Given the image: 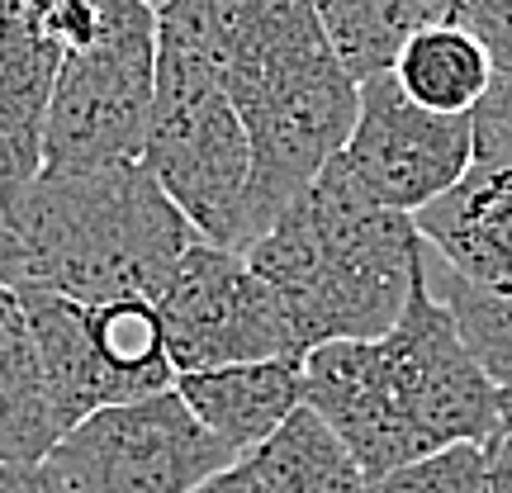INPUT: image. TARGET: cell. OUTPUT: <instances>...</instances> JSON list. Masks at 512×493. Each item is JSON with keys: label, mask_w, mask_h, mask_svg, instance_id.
<instances>
[{"label": "cell", "mask_w": 512, "mask_h": 493, "mask_svg": "<svg viewBox=\"0 0 512 493\" xmlns=\"http://www.w3.org/2000/svg\"><path fill=\"white\" fill-rule=\"evenodd\" d=\"M147 176L195 238L223 252L252 247V143L200 53L157 34V95L143 143Z\"/></svg>", "instance_id": "cell-4"}, {"label": "cell", "mask_w": 512, "mask_h": 493, "mask_svg": "<svg viewBox=\"0 0 512 493\" xmlns=\"http://www.w3.org/2000/svg\"><path fill=\"white\" fill-rule=\"evenodd\" d=\"M337 166L375 209L418 219L475 166V124L418 110L394 76L366 81Z\"/></svg>", "instance_id": "cell-8"}, {"label": "cell", "mask_w": 512, "mask_h": 493, "mask_svg": "<svg viewBox=\"0 0 512 493\" xmlns=\"http://www.w3.org/2000/svg\"><path fill=\"white\" fill-rule=\"evenodd\" d=\"M422 280L441 309L451 313L470 361L484 370L494 389H512V294H489L446 271L437 256L422 247Z\"/></svg>", "instance_id": "cell-19"}, {"label": "cell", "mask_w": 512, "mask_h": 493, "mask_svg": "<svg viewBox=\"0 0 512 493\" xmlns=\"http://www.w3.org/2000/svg\"><path fill=\"white\" fill-rule=\"evenodd\" d=\"M0 285H19V252H15V238H10V228L0 219Z\"/></svg>", "instance_id": "cell-26"}, {"label": "cell", "mask_w": 512, "mask_h": 493, "mask_svg": "<svg viewBox=\"0 0 512 493\" xmlns=\"http://www.w3.org/2000/svg\"><path fill=\"white\" fill-rule=\"evenodd\" d=\"M451 19L484 48L498 81H512V0H456Z\"/></svg>", "instance_id": "cell-21"}, {"label": "cell", "mask_w": 512, "mask_h": 493, "mask_svg": "<svg viewBox=\"0 0 512 493\" xmlns=\"http://www.w3.org/2000/svg\"><path fill=\"white\" fill-rule=\"evenodd\" d=\"M190 493H271V489L256 479V470L247 465V460H238V465H228V470H219V475H209L200 489H190Z\"/></svg>", "instance_id": "cell-24"}, {"label": "cell", "mask_w": 512, "mask_h": 493, "mask_svg": "<svg viewBox=\"0 0 512 493\" xmlns=\"http://www.w3.org/2000/svg\"><path fill=\"white\" fill-rule=\"evenodd\" d=\"M384 380L394 389L399 413L432 446H489L498 437V389L470 361L451 313L441 309L418 261V285L408 294V309L380 342Z\"/></svg>", "instance_id": "cell-9"}, {"label": "cell", "mask_w": 512, "mask_h": 493, "mask_svg": "<svg viewBox=\"0 0 512 493\" xmlns=\"http://www.w3.org/2000/svg\"><path fill=\"white\" fill-rule=\"evenodd\" d=\"M422 247L446 271L489 294H512V171L470 166L456 190H446L418 219Z\"/></svg>", "instance_id": "cell-12"}, {"label": "cell", "mask_w": 512, "mask_h": 493, "mask_svg": "<svg viewBox=\"0 0 512 493\" xmlns=\"http://www.w3.org/2000/svg\"><path fill=\"white\" fill-rule=\"evenodd\" d=\"M451 5L456 0H323L318 24L342 72L356 86H366V81L394 76L403 48L422 29L446 24Z\"/></svg>", "instance_id": "cell-16"}, {"label": "cell", "mask_w": 512, "mask_h": 493, "mask_svg": "<svg viewBox=\"0 0 512 493\" xmlns=\"http://www.w3.org/2000/svg\"><path fill=\"white\" fill-rule=\"evenodd\" d=\"M0 219L15 238L19 285H43L91 309L157 304L181 256L200 242L147 166L10 185L0 190Z\"/></svg>", "instance_id": "cell-3"}, {"label": "cell", "mask_w": 512, "mask_h": 493, "mask_svg": "<svg viewBox=\"0 0 512 493\" xmlns=\"http://www.w3.org/2000/svg\"><path fill=\"white\" fill-rule=\"evenodd\" d=\"M157 34L209 62L252 143V242L328 171L351 128L361 86L332 57L309 0H171Z\"/></svg>", "instance_id": "cell-1"}, {"label": "cell", "mask_w": 512, "mask_h": 493, "mask_svg": "<svg viewBox=\"0 0 512 493\" xmlns=\"http://www.w3.org/2000/svg\"><path fill=\"white\" fill-rule=\"evenodd\" d=\"M0 493H72L43 465H0Z\"/></svg>", "instance_id": "cell-23"}, {"label": "cell", "mask_w": 512, "mask_h": 493, "mask_svg": "<svg viewBox=\"0 0 512 493\" xmlns=\"http://www.w3.org/2000/svg\"><path fill=\"white\" fill-rule=\"evenodd\" d=\"M238 460L204 432L181 394L105 408L53 446L48 470L72 493H190Z\"/></svg>", "instance_id": "cell-7"}, {"label": "cell", "mask_w": 512, "mask_h": 493, "mask_svg": "<svg viewBox=\"0 0 512 493\" xmlns=\"http://www.w3.org/2000/svg\"><path fill=\"white\" fill-rule=\"evenodd\" d=\"M247 465L271 493H370V479L351 446L313 408H294L266 446H256Z\"/></svg>", "instance_id": "cell-17"}, {"label": "cell", "mask_w": 512, "mask_h": 493, "mask_svg": "<svg viewBox=\"0 0 512 493\" xmlns=\"http://www.w3.org/2000/svg\"><path fill=\"white\" fill-rule=\"evenodd\" d=\"M489 479H484V493H512V432H498L489 446Z\"/></svg>", "instance_id": "cell-25"}, {"label": "cell", "mask_w": 512, "mask_h": 493, "mask_svg": "<svg viewBox=\"0 0 512 493\" xmlns=\"http://www.w3.org/2000/svg\"><path fill=\"white\" fill-rule=\"evenodd\" d=\"M19 309L29 323V342L48 380V399L62 422V437L105 408H124V389L110 375L105 356L95 347L91 304H76L67 294H53L43 285H19Z\"/></svg>", "instance_id": "cell-13"}, {"label": "cell", "mask_w": 512, "mask_h": 493, "mask_svg": "<svg viewBox=\"0 0 512 493\" xmlns=\"http://www.w3.org/2000/svg\"><path fill=\"white\" fill-rule=\"evenodd\" d=\"M176 394L228 456L247 460L304 403V370L299 361H261V366L181 375Z\"/></svg>", "instance_id": "cell-14"}, {"label": "cell", "mask_w": 512, "mask_h": 493, "mask_svg": "<svg viewBox=\"0 0 512 493\" xmlns=\"http://www.w3.org/2000/svg\"><path fill=\"white\" fill-rule=\"evenodd\" d=\"M299 370H304V408H313L347 441L370 484H380L408 460L437 451L399 413L375 342H328V347L309 351Z\"/></svg>", "instance_id": "cell-10"}, {"label": "cell", "mask_w": 512, "mask_h": 493, "mask_svg": "<svg viewBox=\"0 0 512 493\" xmlns=\"http://www.w3.org/2000/svg\"><path fill=\"white\" fill-rule=\"evenodd\" d=\"M399 91L432 114H451V119H470L479 100L494 86V67L475 38L460 29L456 19L422 29L408 48H403L399 67H394Z\"/></svg>", "instance_id": "cell-18"}, {"label": "cell", "mask_w": 512, "mask_h": 493, "mask_svg": "<svg viewBox=\"0 0 512 493\" xmlns=\"http://www.w3.org/2000/svg\"><path fill=\"white\" fill-rule=\"evenodd\" d=\"M242 256L309 356L328 342H380L399 323L418 285L422 238L413 219L375 209L332 162Z\"/></svg>", "instance_id": "cell-2"}, {"label": "cell", "mask_w": 512, "mask_h": 493, "mask_svg": "<svg viewBox=\"0 0 512 493\" xmlns=\"http://www.w3.org/2000/svg\"><path fill=\"white\" fill-rule=\"evenodd\" d=\"M62 48L43 34V10L0 0V190L43 176V128Z\"/></svg>", "instance_id": "cell-11"}, {"label": "cell", "mask_w": 512, "mask_h": 493, "mask_svg": "<svg viewBox=\"0 0 512 493\" xmlns=\"http://www.w3.org/2000/svg\"><path fill=\"white\" fill-rule=\"evenodd\" d=\"M157 95V5L95 0L91 38L62 53L43 128V176L143 166Z\"/></svg>", "instance_id": "cell-5"}, {"label": "cell", "mask_w": 512, "mask_h": 493, "mask_svg": "<svg viewBox=\"0 0 512 493\" xmlns=\"http://www.w3.org/2000/svg\"><path fill=\"white\" fill-rule=\"evenodd\" d=\"M62 441L19 294L0 285V465H43Z\"/></svg>", "instance_id": "cell-15"}, {"label": "cell", "mask_w": 512, "mask_h": 493, "mask_svg": "<svg viewBox=\"0 0 512 493\" xmlns=\"http://www.w3.org/2000/svg\"><path fill=\"white\" fill-rule=\"evenodd\" d=\"M470 124H475V162L512 171V81L494 76V86L470 114Z\"/></svg>", "instance_id": "cell-22"}, {"label": "cell", "mask_w": 512, "mask_h": 493, "mask_svg": "<svg viewBox=\"0 0 512 493\" xmlns=\"http://www.w3.org/2000/svg\"><path fill=\"white\" fill-rule=\"evenodd\" d=\"M498 432H512V389H498Z\"/></svg>", "instance_id": "cell-27"}, {"label": "cell", "mask_w": 512, "mask_h": 493, "mask_svg": "<svg viewBox=\"0 0 512 493\" xmlns=\"http://www.w3.org/2000/svg\"><path fill=\"white\" fill-rule=\"evenodd\" d=\"M157 318L176 380L261 361H304L271 285L242 252H223L209 242H195L181 256L157 299Z\"/></svg>", "instance_id": "cell-6"}, {"label": "cell", "mask_w": 512, "mask_h": 493, "mask_svg": "<svg viewBox=\"0 0 512 493\" xmlns=\"http://www.w3.org/2000/svg\"><path fill=\"white\" fill-rule=\"evenodd\" d=\"M489 479V456L484 446H441L432 456L408 460L394 475H384L380 484H370V493H484Z\"/></svg>", "instance_id": "cell-20"}]
</instances>
